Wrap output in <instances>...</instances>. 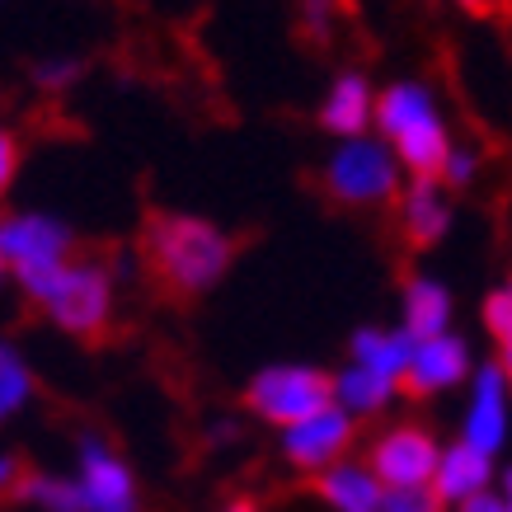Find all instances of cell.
Wrapping results in <instances>:
<instances>
[{
	"instance_id": "obj_11",
	"label": "cell",
	"mask_w": 512,
	"mask_h": 512,
	"mask_svg": "<svg viewBox=\"0 0 512 512\" xmlns=\"http://www.w3.org/2000/svg\"><path fill=\"white\" fill-rule=\"evenodd\" d=\"M376 99H381V85H372L362 71H339L329 80L315 118L334 141L367 137V132H376Z\"/></svg>"
},
{
	"instance_id": "obj_13",
	"label": "cell",
	"mask_w": 512,
	"mask_h": 512,
	"mask_svg": "<svg viewBox=\"0 0 512 512\" xmlns=\"http://www.w3.org/2000/svg\"><path fill=\"white\" fill-rule=\"evenodd\" d=\"M498 461L494 456H484V451L466 447V442H447V451H442V466H437L433 475V494L442 508L461 512L470 503V498L489 494V489H498Z\"/></svg>"
},
{
	"instance_id": "obj_25",
	"label": "cell",
	"mask_w": 512,
	"mask_h": 512,
	"mask_svg": "<svg viewBox=\"0 0 512 512\" xmlns=\"http://www.w3.org/2000/svg\"><path fill=\"white\" fill-rule=\"evenodd\" d=\"M19 174V141L15 132H0V188H10Z\"/></svg>"
},
{
	"instance_id": "obj_4",
	"label": "cell",
	"mask_w": 512,
	"mask_h": 512,
	"mask_svg": "<svg viewBox=\"0 0 512 512\" xmlns=\"http://www.w3.org/2000/svg\"><path fill=\"white\" fill-rule=\"evenodd\" d=\"M329 404H334V372L311 362H268L245 381V409L278 433Z\"/></svg>"
},
{
	"instance_id": "obj_16",
	"label": "cell",
	"mask_w": 512,
	"mask_h": 512,
	"mask_svg": "<svg viewBox=\"0 0 512 512\" xmlns=\"http://www.w3.org/2000/svg\"><path fill=\"white\" fill-rule=\"evenodd\" d=\"M414 348H419V339L404 325H357L353 334H348V362L372 367V372L390 376V381H400V386H404L409 362H414Z\"/></svg>"
},
{
	"instance_id": "obj_15",
	"label": "cell",
	"mask_w": 512,
	"mask_h": 512,
	"mask_svg": "<svg viewBox=\"0 0 512 512\" xmlns=\"http://www.w3.org/2000/svg\"><path fill=\"white\" fill-rule=\"evenodd\" d=\"M442 104H437V90L428 80H414V76H400L381 85V99H376V132L395 146L404 132H414L419 123L437 118Z\"/></svg>"
},
{
	"instance_id": "obj_19",
	"label": "cell",
	"mask_w": 512,
	"mask_h": 512,
	"mask_svg": "<svg viewBox=\"0 0 512 512\" xmlns=\"http://www.w3.org/2000/svg\"><path fill=\"white\" fill-rule=\"evenodd\" d=\"M19 503H29L38 512H85L76 475H47V470H24V480L15 489Z\"/></svg>"
},
{
	"instance_id": "obj_30",
	"label": "cell",
	"mask_w": 512,
	"mask_h": 512,
	"mask_svg": "<svg viewBox=\"0 0 512 512\" xmlns=\"http://www.w3.org/2000/svg\"><path fill=\"white\" fill-rule=\"evenodd\" d=\"M498 367H503V372H508V381H512V339L498 343Z\"/></svg>"
},
{
	"instance_id": "obj_22",
	"label": "cell",
	"mask_w": 512,
	"mask_h": 512,
	"mask_svg": "<svg viewBox=\"0 0 512 512\" xmlns=\"http://www.w3.org/2000/svg\"><path fill=\"white\" fill-rule=\"evenodd\" d=\"M480 165H484V156L475 151V146H456L451 160H447V170L437 174V179L447 184V193H466V188L480 179Z\"/></svg>"
},
{
	"instance_id": "obj_14",
	"label": "cell",
	"mask_w": 512,
	"mask_h": 512,
	"mask_svg": "<svg viewBox=\"0 0 512 512\" xmlns=\"http://www.w3.org/2000/svg\"><path fill=\"white\" fill-rule=\"evenodd\" d=\"M400 325L419 343L451 334L456 329V296H451L447 282L433 278V273H409L400 287Z\"/></svg>"
},
{
	"instance_id": "obj_18",
	"label": "cell",
	"mask_w": 512,
	"mask_h": 512,
	"mask_svg": "<svg viewBox=\"0 0 512 512\" xmlns=\"http://www.w3.org/2000/svg\"><path fill=\"white\" fill-rule=\"evenodd\" d=\"M400 395H404L400 381H390V376L372 372V367L343 362L339 372H334V404H339L343 414H353L357 423L390 414V404L400 400Z\"/></svg>"
},
{
	"instance_id": "obj_6",
	"label": "cell",
	"mask_w": 512,
	"mask_h": 512,
	"mask_svg": "<svg viewBox=\"0 0 512 512\" xmlns=\"http://www.w3.org/2000/svg\"><path fill=\"white\" fill-rule=\"evenodd\" d=\"M447 442H437L433 428L419 419L386 423L367 447V466L381 475L386 489H433V475L442 466Z\"/></svg>"
},
{
	"instance_id": "obj_24",
	"label": "cell",
	"mask_w": 512,
	"mask_h": 512,
	"mask_svg": "<svg viewBox=\"0 0 512 512\" xmlns=\"http://www.w3.org/2000/svg\"><path fill=\"white\" fill-rule=\"evenodd\" d=\"M381 512H447L437 503L433 489H386V508Z\"/></svg>"
},
{
	"instance_id": "obj_12",
	"label": "cell",
	"mask_w": 512,
	"mask_h": 512,
	"mask_svg": "<svg viewBox=\"0 0 512 512\" xmlns=\"http://www.w3.org/2000/svg\"><path fill=\"white\" fill-rule=\"evenodd\" d=\"M395 217H400V231L414 249H433L451 235V221H456V202H451L447 184L442 179H409L395 202Z\"/></svg>"
},
{
	"instance_id": "obj_7",
	"label": "cell",
	"mask_w": 512,
	"mask_h": 512,
	"mask_svg": "<svg viewBox=\"0 0 512 512\" xmlns=\"http://www.w3.org/2000/svg\"><path fill=\"white\" fill-rule=\"evenodd\" d=\"M357 442V419L343 414L339 404H329L311 419H301L296 428H282L278 433V456L292 475H306V480H320L334 466H343L353 456Z\"/></svg>"
},
{
	"instance_id": "obj_9",
	"label": "cell",
	"mask_w": 512,
	"mask_h": 512,
	"mask_svg": "<svg viewBox=\"0 0 512 512\" xmlns=\"http://www.w3.org/2000/svg\"><path fill=\"white\" fill-rule=\"evenodd\" d=\"M508 437H512V381L498 367V357H489V362L475 367V376H470V386H466L456 442H466V447L498 461V451L508 447Z\"/></svg>"
},
{
	"instance_id": "obj_26",
	"label": "cell",
	"mask_w": 512,
	"mask_h": 512,
	"mask_svg": "<svg viewBox=\"0 0 512 512\" xmlns=\"http://www.w3.org/2000/svg\"><path fill=\"white\" fill-rule=\"evenodd\" d=\"M461 512H512V508H508V498L498 494V489H489V494L470 498V503H466V508H461Z\"/></svg>"
},
{
	"instance_id": "obj_28",
	"label": "cell",
	"mask_w": 512,
	"mask_h": 512,
	"mask_svg": "<svg viewBox=\"0 0 512 512\" xmlns=\"http://www.w3.org/2000/svg\"><path fill=\"white\" fill-rule=\"evenodd\" d=\"M235 437H240V428H235L231 419H217L212 423V433H207V442H212V447H231Z\"/></svg>"
},
{
	"instance_id": "obj_27",
	"label": "cell",
	"mask_w": 512,
	"mask_h": 512,
	"mask_svg": "<svg viewBox=\"0 0 512 512\" xmlns=\"http://www.w3.org/2000/svg\"><path fill=\"white\" fill-rule=\"evenodd\" d=\"M19 480H24V470H19L15 451H5V456H0V484H5V489H19Z\"/></svg>"
},
{
	"instance_id": "obj_23",
	"label": "cell",
	"mask_w": 512,
	"mask_h": 512,
	"mask_svg": "<svg viewBox=\"0 0 512 512\" xmlns=\"http://www.w3.org/2000/svg\"><path fill=\"white\" fill-rule=\"evenodd\" d=\"M76 80H80V62H76V57H52V62L33 66V85H38V90H47V94L71 90Z\"/></svg>"
},
{
	"instance_id": "obj_1",
	"label": "cell",
	"mask_w": 512,
	"mask_h": 512,
	"mask_svg": "<svg viewBox=\"0 0 512 512\" xmlns=\"http://www.w3.org/2000/svg\"><path fill=\"white\" fill-rule=\"evenodd\" d=\"M146 264L179 296L217 292L235 264V240L226 226L198 212H156L141 235Z\"/></svg>"
},
{
	"instance_id": "obj_8",
	"label": "cell",
	"mask_w": 512,
	"mask_h": 512,
	"mask_svg": "<svg viewBox=\"0 0 512 512\" xmlns=\"http://www.w3.org/2000/svg\"><path fill=\"white\" fill-rule=\"evenodd\" d=\"M76 484L85 512H141V484L109 437L85 433L76 442Z\"/></svg>"
},
{
	"instance_id": "obj_20",
	"label": "cell",
	"mask_w": 512,
	"mask_h": 512,
	"mask_svg": "<svg viewBox=\"0 0 512 512\" xmlns=\"http://www.w3.org/2000/svg\"><path fill=\"white\" fill-rule=\"evenodd\" d=\"M38 395L29 357L19 353L15 343H0V419H19Z\"/></svg>"
},
{
	"instance_id": "obj_10",
	"label": "cell",
	"mask_w": 512,
	"mask_h": 512,
	"mask_svg": "<svg viewBox=\"0 0 512 512\" xmlns=\"http://www.w3.org/2000/svg\"><path fill=\"white\" fill-rule=\"evenodd\" d=\"M480 367V357L470 348L466 334H437V339H423L414 348V362L404 372V395L414 400H433V395H447V390L470 386V376Z\"/></svg>"
},
{
	"instance_id": "obj_29",
	"label": "cell",
	"mask_w": 512,
	"mask_h": 512,
	"mask_svg": "<svg viewBox=\"0 0 512 512\" xmlns=\"http://www.w3.org/2000/svg\"><path fill=\"white\" fill-rule=\"evenodd\" d=\"M221 512H259V503H254V498H231V503H221Z\"/></svg>"
},
{
	"instance_id": "obj_31",
	"label": "cell",
	"mask_w": 512,
	"mask_h": 512,
	"mask_svg": "<svg viewBox=\"0 0 512 512\" xmlns=\"http://www.w3.org/2000/svg\"><path fill=\"white\" fill-rule=\"evenodd\" d=\"M498 494L508 498V508H512V466H503V480H498Z\"/></svg>"
},
{
	"instance_id": "obj_3",
	"label": "cell",
	"mask_w": 512,
	"mask_h": 512,
	"mask_svg": "<svg viewBox=\"0 0 512 512\" xmlns=\"http://www.w3.org/2000/svg\"><path fill=\"white\" fill-rule=\"evenodd\" d=\"M409 174H404L395 146L381 132L353 141H334V151L320 165V188L339 207H357V212H372V207H390L400 202Z\"/></svg>"
},
{
	"instance_id": "obj_5",
	"label": "cell",
	"mask_w": 512,
	"mask_h": 512,
	"mask_svg": "<svg viewBox=\"0 0 512 512\" xmlns=\"http://www.w3.org/2000/svg\"><path fill=\"white\" fill-rule=\"evenodd\" d=\"M47 315V325L71 334V339H94L113 325L118 311V278L104 259H76L66 268L57 287L47 292V301L38 306Z\"/></svg>"
},
{
	"instance_id": "obj_2",
	"label": "cell",
	"mask_w": 512,
	"mask_h": 512,
	"mask_svg": "<svg viewBox=\"0 0 512 512\" xmlns=\"http://www.w3.org/2000/svg\"><path fill=\"white\" fill-rule=\"evenodd\" d=\"M76 259V231L62 217L38 212V207L0 217V268L15 278V287L33 306H43L47 292Z\"/></svg>"
},
{
	"instance_id": "obj_17",
	"label": "cell",
	"mask_w": 512,
	"mask_h": 512,
	"mask_svg": "<svg viewBox=\"0 0 512 512\" xmlns=\"http://www.w3.org/2000/svg\"><path fill=\"white\" fill-rule=\"evenodd\" d=\"M315 494H320V503H325L329 512H381L386 508V484L367 466V456H362V461L348 456L343 466L320 475V480H315Z\"/></svg>"
},
{
	"instance_id": "obj_21",
	"label": "cell",
	"mask_w": 512,
	"mask_h": 512,
	"mask_svg": "<svg viewBox=\"0 0 512 512\" xmlns=\"http://www.w3.org/2000/svg\"><path fill=\"white\" fill-rule=\"evenodd\" d=\"M480 325H484V334H489L494 343L512 339V278L494 282V287L484 292V301H480Z\"/></svg>"
}]
</instances>
